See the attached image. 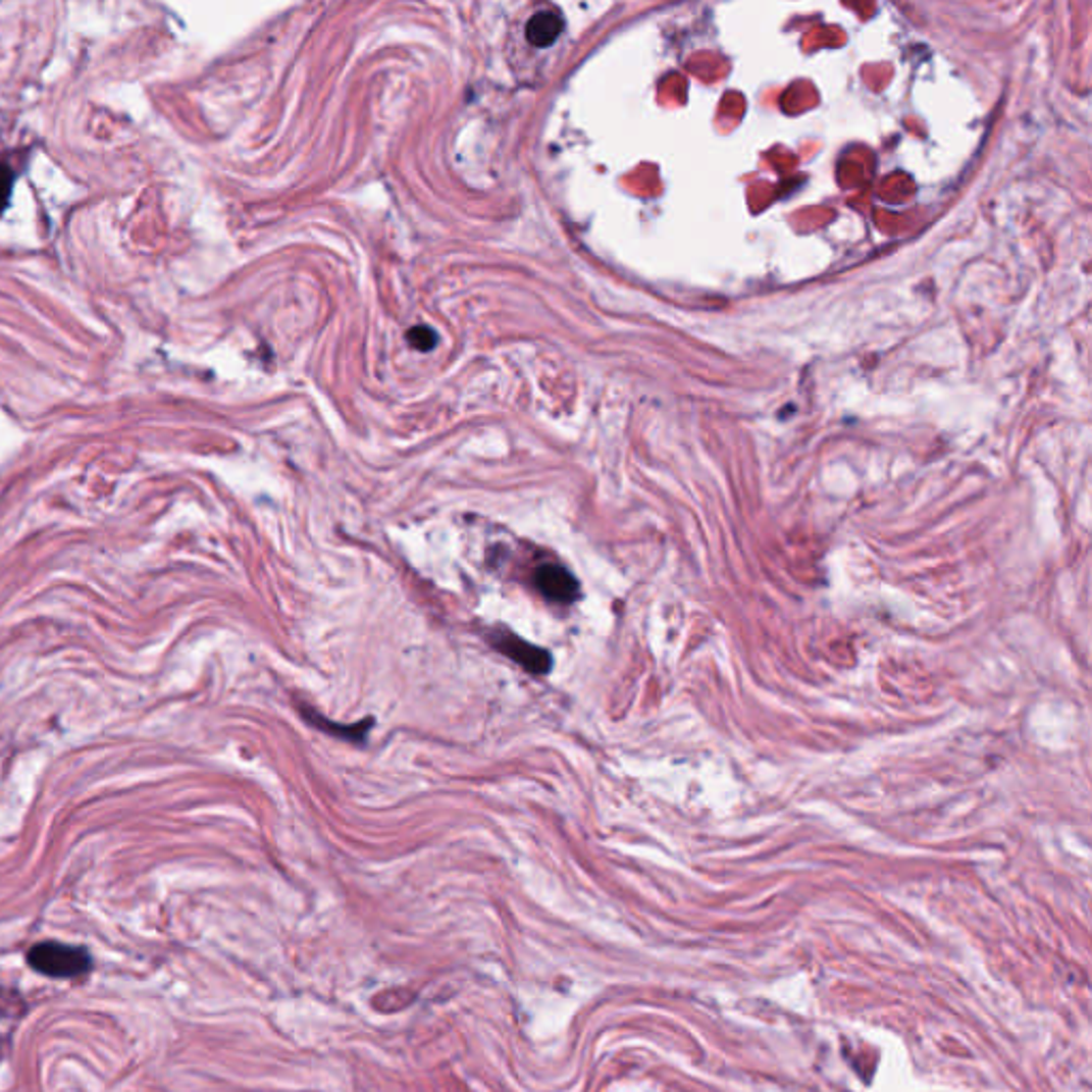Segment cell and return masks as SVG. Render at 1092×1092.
Instances as JSON below:
<instances>
[{"mask_svg": "<svg viewBox=\"0 0 1092 1092\" xmlns=\"http://www.w3.org/2000/svg\"><path fill=\"white\" fill-rule=\"evenodd\" d=\"M564 31V19L555 11H542L533 15L527 24V39L536 48H549Z\"/></svg>", "mask_w": 1092, "mask_h": 1092, "instance_id": "obj_4", "label": "cell"}, {"mask_svg": "<svg viewBox=\"0 0 1092 1092\" xmlns=\"http://www.w3.org/2000/svg\"><path fill=\"white\" fill-rule=\"evenodd\" d=\"M408 342L418 348V351H431V348L435 346V333L429 329V327H414L410 329L408 333Z\"/></svg>", "mask_w": 1092, "mask_h": 1092, "instance_id": "obj_7", "label": "cell"}, {"mask_svg": "<svg viewBox=\"0 0 1092 1092\" xmlns=\"http://www.w3.org/2000/svg\"><path fill=\"white\" fill-rule=\"evenodd\" d=\"M533 580H536L538 591L544 597L553 600V602L570 604L578 595L576 578L564 566L544 564V566H540L536 570V576H533Z\"/></svg>", "mask_w": 1092, "mask_h": 1092, "instance_id": "obj_3", "label": "cell"}, {"mask_svg": "<svg viewBox=\"0 0 1092 1092\" xmlns=\"http://www.w3.org/2000/svg\"><path fill=\"white\" fill-rule=\"evenodd\" d=\"M27 960L31 969L54 980L82 978L92 969V956L88 949L58 941H43L33 945Z\"/></svg>", "mask_w": 1092, "mask_h": 1092, "instance_id": "obj_1", "label": "cell"}, {"mask_svg": "<svg viewBox=\"0 0 1092 1092\" xmlns=\"http://www.w3.org/2000/svg\"><path fill=\"white\" fill-rule=\"evenodd\" d=\"M301 713H304V717L308 719V722L318 728V730H324L329 734H335L340 738H348V740H355V742H363L365 736L369 734L371 730V722H361L357 726H342V724H331L324 719L322 715H318L316 711H308V709H301Z\"/></svg>", "mask_w": 1092, "mask_h": 1092, "instance_id": "obj_5", "label": "cell"}, {"mask_svg": "<svg viewBox=\"0 0 1092 1092\" xmlns=\"http://www.w3.org/2000/svg\"><path fill=\"white\" fill-rule=\"evenodd\" d=\"M491 642L504 656L523 666L531 675H547L553 666V660L544 648L531 644L508 630H496L491 634Z\"/></svg>", "mask_w": 1092, "mask_h": 1092, "instance_id": "obj_2", "label": "cell"}, {"mask_svg": "<svg viewBox=\"0 0 1092 1092\" xmlns=\"http://www.w3.org/2000/svg\"><path fill=\"white\" fill-rule=\"evenodd\" d=\"M13 181H15V171L7 165V162H0V214L5 212L11 201Z\"/></svg>", "mask_w": 1092, "mask_h": 1092, "instance_id": "obj_6", "label": "cell"}]
</instances>
